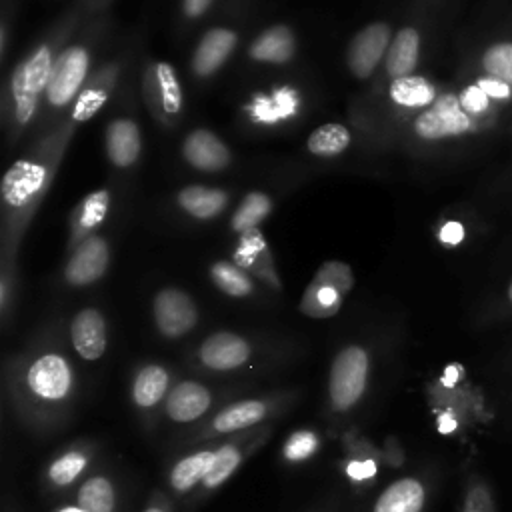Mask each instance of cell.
I'll use <instances>...</instances> for the list:
<instances>
[{"instance_id": "obj_1", "label": "cell", "mask_w": 512, "mask_h": 512, "mask_svg": "<svg viewBox=\"0 0 512 512\" xmlns=\"http://www.w3.org/2000/svg\"><path fill=\"white\" fill-rule=\"evenodd\" d=\"M62 38H66L64 28L34 46L14 68L10 78V114L14 130H22L34 120L40 98L44 100L56 56L64 48Z\"/></svg>"}, {"instance_id": "obj_2", "label": "cell", "mask_w": 512, "mask_h": 512, "mask_svg": "<svg viewBox=\"0 0 512 512\" xmlns=\"http://www.w3.org/2000/svg\"><path fill=\"white\" fill-rule=\"evenodd\" d=\"M92 66V50L86 42H72L56 56L50 82L44 94L46 110H64L74 104L76 96L88 82Z\"/></svg>"}, {"instance_id": "obj_3", "label": "cell", "mask_w": 512, "mask_h": 512, "mask_svg": "<svg viewBox=\"0 0 512 512\" xmlns=\"http://www.w3.org/2000/svg\"><path fill=\"white\" fill-rule=\"evenodd\" d=\"M368 366V352L358 344L346 346L336 354L328 378V394L334 410L346 412L362 398L368 380Z\"/></svg>"}, {"instance_id": "obj_4", "label": "cell", "mask_w": 512, "mask_h": 512, "mask_svg": "<svg viewBox=\"0 0 512 512\" xmlns=\"http://www.w3.org/2000/svg\"><path fill=\"white\" fill-rule=\"evenodd\" d=\"M50 162L44 154H30L16 160L2 180V198L4 206L14 214L32 206L50 178Z\"/></svg>"}, {"instance_id": "obj_5", "label": "cell", "mask_w": 512, "mask_h": 512, "mask_svg": "<svg viewBox=\"0 0 512 512\" xmlns=\"http://www.w3.org/2000/svg\"><path fill=\"white\" fill-rule=\"evenodd\" d=\"M352 284H354V274L346 262H340V260L324 262L316 270L310 286L302 296V304H300L302 312L310 316L334 314L340 308L342 298L352 288Z\"/></svg>"}, {"instance_id": "obj_6", "label": "cell", "mask_w": 512, "mask_h": 512, "mask_svg": "<svg viewBox=\"0 0 512 512\" xmlns=\"http://www.w3.org/2000/svg\"><path fill=\"white\" fill-rule=\"evenodd\" d=\"M472 116L462 108L460 98L452 92L440 94L412 122V130L422 140H444L462 136L472 130Z\"/></svg>"}, {"instance_id": "obj_7", "label": "cell", "mask_w": 512, "mask_h": 512, "mask_svg": "<svg viewBox=\"0 0 512 512\" xmlns=\"http://www.w3.org/2000/svg\"><path fill=\"white\" fill-rule=\"evenodd\" d=\"M392 40V30L388 22H372L358 30L346 50V64L352 76L364 80L370 78L378 64L384 60L386 50Z\"/></svg>"}, {"instance_id": "obj_8", "label": "cell", "mask_w": 512, "mask_h": 512, "mask_svg": "<svg viewBox=\"0 0 512 512\" xmlns=\"http://www.w3.org/2000/svg\"><path fill=\"white\" fill-rule=\"evenodd\" d=\"M156 328L166 338H180L188 334L198 322V308L194 300L180 288H162L152 302Z\"/></svg>"}, {"instance_id": "obj_9", "label": "cell", "mask_w": 512, "mask_h": 512, "mask_svg": "<svg viewBox=\"0 0 512 512\" xmlns=\"http://www.w3.org/2000/svg\"><path fill=\"white\" fill-rule=\"evenodd\" d=\"M144 96L158 118L174 120L180 116L182 88L170 62H154L144 72Z\"/></svg>"}, {"instance_id": "obj_10", "label": "cell", "mask_w": 512, "mask_h": 512, "mask_svg": "<svg viewBox=\"0 0 512 512\" xmlns=\"http://www.w3.org/2000/svg\"><path fill=\"white\" fill-rule=\"evenodd\" d=\"M26 382L34 396L42 400H62L72 388V370L64 356L48 352L30 364Z\"/></svg>"}, {"instance_id": "obj_11", "label": "cell", "mask_w": 512, "mask_h": 512, "mask_svg": "<svg viewBox=\"0 0 512 512\" xmlns=\"http://www.w3.org/2000/svg\"><path fill=\"white\" fill-rule=\"evenodd\" d=\"M110 264L108 242L94 234L72 250L64 266V280L70 286H88L104 276Z\"/></svg>"}, {"instance_id": "obj_12", "label": "cell", "mask_w": 512, "mask_h": 512, "mask_svg": "<svg viewBox=\"0 0 512 512\" xmlns=\"http://www.w3.org/2000/svg\"><path fill=\"white\" fill-rule=\"evenodd\" d=\"M182 156L200 172H220L232 160L230 148L208 128H196L186 134L182 142Z\"/></svg>"}, {"instance_id": "obj_13", "label": "cell", "mask_w": 512, "mask_h": 512, "mask_svg": "<svg viewBox=\"0 0 512 512\" xmlns=\"http://www.w3.org/2000/svg\"><path fill=\"white\" fill-rule=\"evenodd\" d=\"M236 44H238V34L234 30L224 26L210 28L208 32H204V36L200 38L198 46L192 52V60H190L192 72L200 78L212 76L230 58Z\"/></svg>"}, {"instance_id": "obj_14", "label": "cell", "mask_w": 512, "mask_h": 512, "mask_svg": "<svg viewBox=\"0 0 512 512\" xmlns=\"http://www.w3.org/2000/svg\"><path fill=\"white\" fill-rule=\"evenodd\" d=\"M198 356L202 364L212 370H234L250 360L252 348L238 334L216 332L202 342Z\"/></svg>"}, {"instance_id": "obj_15", "label": "cell", "mask_w": 512, "mask_h": 512, "mask_svg": "<svg viewBox=\"0 0 512 512\" xmlns=\"http://www.w3.org/2000/svg\"><path fill=\"white\" fill-rule=\"evenodd\" d=\"M106 156L116 168H130L142 152V134L136 120L120 116L108 122L104 134Z\"/></svg>"}, {"instance_id": "obj_16", "label": "cell", "mask_w": 512, "mask_h": 512, "mask_svg": "<svg viewBox=\"0 0 512 512\" xmlns=\"http://www.w3.org/2000/svg\"><path fill=\"white\" fill-rule=\"evenodd\" d=\"M110 202H112L110 190L108 188H98V190L86 194L74 206L72 218H70V240H68V246L72 250L76 246H80L86 238L94 236L92 232L102 226V222L108 216Z\"/></svg>"}, {"instance_id": "obj_17", "label": "cell", "mask_w": 512, "mask_h": 512, "mask_svg": "<svg viewBox=\"0 0 512 512\" xmlns=\"http://www.w3.org/2000/svg\"><path fill=\"white\" fill-rule=\"evenodd\" d=\"M70 340L84 360H98L106 352V320L96 308H82L70 324Z\"/></svg>"}, {"instance_id": "obj_18", "label": "cell", "mask_w": 512, "mask_h": 512, "mask_svg": "<svg viewBox=\"0 0 512 512\" xmlns=\"http://www.w3.org/2000/svg\"><path fill=\"white\" fill-rule=\"evenodd\" d=\"M232 258H234L232 262L238 264L242 270L256 274L258 278H262L268 284H274V288H280L278 276L274 272L270 248L258 228L238 234V242H236Z\"/></svg>"}, {"instance_id": "obj_19", "label": "cell", "mask_w": 512, "mask_h": 512, "mask_svg": "<svg viewBox=\"0 0 512 512\" xmlns=\"http://www.w3.org/2000/svg\"><path fill=\"white\" fill-rule=\"evenodd\" d=\"M116 78H118V68L114 64L104 66L96 76H92L86 82V86L82 88V92L76 96V100L72 104L70 120L74 124H82V122L90 120L110 98Z\"/></svg>"}, {"instance_id": "obj_20", "label": "cell", "mask_w": 512, "mask_h": 512, "mask_svg": "<svg viewBox=\"0 0 512 512\" xmlns=\"http://www.w3.org/2000/svg\"><path fill=\"white\" fill-rule=\"evenodd\" d=\"M296 52L294 32L286 24H274L262 30L248 46V56L264 64H286Z\"/></svg>"}, {"instance_id": "obj_21", "label": "cell", "mask_w": 512, "mask_h": 512, "mask_svg": "<svg viewBox=\"0 0 512 512\" xmlns=\"http://www.w3.org/2000/svg\"><path fill=\"white\" fill-rule=\"evenodd\" d=\"M418 58H420V34L414 26H404L390 40V46L384 56V70L392 80L410 76L418 66Z\"/></svg>"}, {"instance_id": "obj_22", "label": "cell", "mask_w": 512, "mask_h": 512, "mask_svg": "<svg viewBox=\"0 0 512 512\" xmlns=\"http://www.w3.org/2000/svg\"><path fill=\"white\" fill-rule=\"evenodd\" d=\"M210 392L194 380L180 382L166 398V414L174 422H192L200 418L210 406Z\"/></svg>"}, {"instance_id": "obj_23", "label": "cell", "mask_w": 512, "mask_h": 512, "mask_svg": "<svg viewBox=\"0 0 512 512\" xmlns=\"http://www.w3.org/2000/svg\"><path fill=\"white\" fill-rule=\"evenodd\" d=\"M228 200V192L202 184H188L176 194V204L196 220L216 218L226 208Z\"/></svg>"}, {"instance_id": "obj_24", "label": "cell", "mask_w": 512, "mask_h": 512, "mask_svg": "<svg viewBox=\"0 0 512 512\" xmlns=\"http://www.w3.org/2000/svg\"><path fill=\"white\" fill-rule=\"evenodd\" d=\"M426 488L418 478H400L392 482L376 500L372 512H422Z\"/></svg>"}, {"instance_id": "obj_25", "label": "cell", "mask_w": 512, "mask_h": 512, "mask_svg": "<svg viewBox=\"0 0 512 512\" xmlns=\"http://www.w3.org/2000/svg\"><path fill=\"white\" fill-rule=\"evenodd\" d=\"M390 100L400 108H428L438 96L436 86L418 74L394 78L388 86Z\"/></svg>"}, {"instance_id": "obj_26", "label": "cell", "mask_w": 512, "mask_h": 512, "mask_svg": "<svg viewBox=\"0 0 512 512\" xmlns=\"http://www.w3.org/2000/svg\"><path fill=\"white\" fill-rule=\"evenodd\" d=\"M266 414H268V406L260 400L236 402V404L226 406L224 410H220L214 416L210 430H212V434H228L234 430H244V428L254 426L260 420H264Z\"/></svg>"}, {"instance_id": "obj_27", "label": "cell", "mask_w": 512, "mask_h": 512, "mask_svg": "<svg viewBox=\"0 0 512 512\" xmlns=\"http://www.w3.org/2000/svg\"><path fill=\"white\" fill-rule=\"evenodd\" d=\"M272 208H274L272 198L266 192L252 190V192L244 194V198L236 206V210L230 218V228L236 234H244L248 230H254V228L260 226V222H264L268 218Z\"/></svg>"}, {"instance_id": "obj_28", "label": "cell", "mask_w": 512, "mask_h": 512, "mask_svg": "<svg viewBox=\"0 0 512 512\" xmlns=\"http://www.w3.org/2000/svg\"><path fill=\"white\" fill-rule=\"evenodd\" d=\"M352 142L350 130L340 122H326L314 128L306 140V148L310 154L320 158H334L342 154Z\"/></svg>"}, {"instance_id": "obj_29", "label": "cell", "mask_w": 512, "mask_h": 512, "mask_svg": "<svg viewBox=\"0 0 512 512\" xmlns=\"http://www.w3.org/2000/svg\"><path fill=\"white\" fill-rule=\"evenodd\" d=\"M214 460L212 450H198L182 460H178L170 472V486L176 492H188L192 486L202 484L210 464Z\"/></svg>"}, {"instance_id": "obj_30", "label": "cell", "mask_w": 512, "mask_h": 512, "mask_svg": "<svg viewBox=\"0 0 512 512\" xmlns=\"http://www.w3.org/2000/svg\"><path fill=\"white\" fill-rule=\"evenodd\" d=\"M166 388L168 372L158 364H150L136 374L132 384V398L140 408H150L162 400Z\"/></svg>"}, {"instance_id": "obj_31", "label": "cell", "mask_w": 512, "mask_h": 512, "mask_svg": "<svg viewBox=\"0 0 512 512\" xmlns=\"http://www.w3.org/2000/svg\"><path fill=\"white\" fill-rule=\"evenodd\" d=\"M210 278L224 294L232 298H244L254 290V284L248 272L234 262H226V260L214 262L210 266Z\"/></svg>"}, {"instance_id": "obj_32", "label": "cell", "mask_w": 512, "mask_h": 512, "mask_svg": "<svg viewBox=\"0 0 512 512\" xmlns=\"http://www.w3.org/2000/svg\"><path fill=\"white\" fill-rule=\"evenodd\" d=\"M76 502L86 512H114L116 494L114 486L104 476H92L78 488Z\"/></svg>"}, {"instance_id": "obj_33", "label": "cell", "mask_w": 512, "mask_h": 512, "mask_svg": "<svg viewBox=\"0 0 512 512\" xmlns=\"http://www.w3.org/2000/svg\"><path fill=\"white\" fill-rule=\"evenodd\" d=\"M480 62L486 76H494L512 88V42L490 44Z\"/></svg>"}, {"instance_id": "obj_34", "label": "cell", "mask_w": 512, "mask_h": 512, "mask_svg": "<svg viewBox=\"0 0 512 512\" xmlns=\"http://www.w3.org/2000/svg\"><path fill=\"white\" fill-rule=\"evenodd\" d=\"M240 460H242V454H240L238 446L228 444V446L218 448L214 452V460L210 464V470H208L206 478L202 480V486L212 490V488L224 484L232 476V472L238 468Z\"/></svg>"}, {"instance_id": "obj_35", "label": "cell", "mask_w": 512, "mask_h": 512, "mask_svg": "<svg viewBox=\"0 0 512 512\" xmlns=\"http://www.w3.org/2000/svg\"><path fill=\"white\" fill-rule=\"evenodd\" d=\"M462 512H498L488 480L480 476H470L466 494H464Z\"/></svg>"}, {"instance_id": "obj_36", "label": "cell", "mask_w": 512, "mask_h": 512, "mask_svg": "<svg viewBox=\"0 0 512 512\" xmlns=\"http://www.w3.org/2000/svg\"><path fill=\"white\" fill-rule=\"evenodd\" d=\"M84 468L86 456L80 450H70L52 462V466L48 468V478L58 486H66L74 482Z\"/></svg>"}, {"instance_id": "obj_37", "label": "cell", "mask_w": 512, "mask_h": 512, "mask_svg": "<svg viewBox=\"0 0 512 512\" xmlns=\"http://www.w3.org/2000/svg\"><path fill=\"white\" fill-rule=\"evenodd\" d=\"M316 448H318V436L310 430H298L286 440L284 458H288L290 462H300L312 456Z\"/></svg>"}, {"instance_id": "obj_38", "label": "cell", "mask_w": 512, "mask_h": 512, "mask_svg": "<svg viewBox=\"0 0 512 512\" xmlns=\"http://www.w3.org/2000/svg\"><path fill=\"white\" fill-rule=\"evenodd\" d=\"M460 104L462 108L470 114V116H476V114H482L488 110V104H490V96L478 86V84H470L466 86L460 94Z\"/></svg>"}, {"instance_id": "obj_39", "label": "cell", "mask_w": 512, "mask_h": 512, "mask_svg": "<svg viewBox=\"0 0 512 512\" xmlns=\"http://www.w3.org/2000/svg\"><path fill=\"white\" fill-rule=\"evenodd\" d=\"M490 98H498V100H504L510 96V86L494 76H482L478 82H476Z\"/></svg>"}, {"instance_id": "obj_40", "label": "cell", "mask_w": 512, "mask_h": 512, "mask_svg": "<svg viewBox=\"0 0 512 512\" xmlns=\"http://www.w3.org/2000/svg\"><path fill=\"white\" fill-rule=\"evenodd\" d=\"M438 238H440V242H444V244H448V246H456V244H460L462 238H464V226H462L458 220H448V222L440 228Z\"/></svg>"}, {"instance_id": "obj_41", "label": "cell", "mask_w": 512, "mask_h": 512, "mask_svg": "<svg viewBox=\"0 0 512 512\" xmlns=\"http://www.w3.org/2000/svg\"><path fill=\"white\" fill-rule=\"evenodd\" d=\"M374 472H376V466H374V462H370V460H366V462H350V464H348V474H350L354 480L370 478Z\"/></svg>"}, {"instance_id": "obj_42", "label": "cell", "mask_w": 512, "mask_h": 512, "mask_svg": "<svg viewBox=\"0 0 512 512\" xmlns=\"http://www.w3.org/2000/svg\"><path fill=\"white\" fill-rule=\"evenodd\" d=\"M210 4L212 0H184L182 10L188 18H200L210 8Z\"/></svg>"}, {"instance_id": "obj_43", "label": "cell", "mask_w": 512, "mask_h": 512, "mask_svg": "<svg viewBox=\"0 0 512 512\" xmlns=\"http://www.w3.org/2000/svg\"><path fill=\"white\" fill-rule=\"evenodd\" d=\"M58 512H86V510L80 506H66V508H60Z\"/></svg>"}, {"instance_id": "obj_44", "label": "cell", "mask_w": 512, "mask_h": 512, "mask_svg": "<svg viewBox=\"0 0 512 512\" xmlns=\"http://www.w3.org/2000/svg\"><path fill=\"white\" fill-rule=\"evenodd\" d=\"M506 300H508V304H512V282L508 284V290H506Z\"/></svg>"}, {"instance_id": "obj_45", "label": "cell", "mask_w": 512, "mask_h": 512, "mask_svg": "<svg viewBox=\"0 0 512 512\" xmlns=\"http://www.w3.org/2000/svg\"><path fill=\"white\" fill-rule=\"evenodd\" d=\"M146 512H164V510H162V508H156V506H154V508H148Z\"/></svg>"}]
</instances>
